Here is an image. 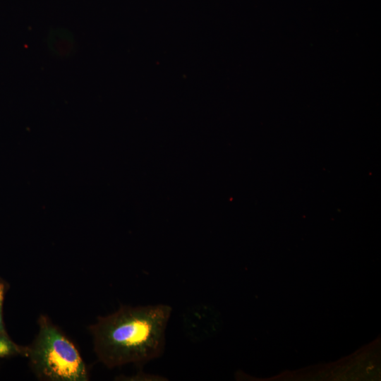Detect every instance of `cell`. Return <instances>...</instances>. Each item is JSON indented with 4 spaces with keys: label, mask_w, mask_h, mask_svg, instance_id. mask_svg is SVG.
Returning a JSON list of instances; mask_svg holds the SVG:
<instances>
[{
    "label": "cell",
    "mask_w": 381,
    "mask_h": 381,
    "mask_svg": "<svg viewBox=\"0 0 381 381\" xmlns=\"http://www.w3.org/2000/svg\"><path fill=\"white\" fill-rule=\"evenodd\" d=\"M171 313V308L164 304L122 306L110 315L98 317L89 327L97 358L113 368L157 358L164 350Z\"/></svg>",
    "instance_id": "6da1fadb"
},
{
    "label": "cell",
    "mask_w": 381,
    "mask_h": 381,
    "mask_svg": "<svg viewBox=\"0 0 381 381\" xmlns=\"http://www.w3.org/2000/svg\"><path fill=\"white\" fill-rule=\"evenodd\" d=\"M39 331L26 357L36 376L47 381H87V365L78 349L46 315L37 320Z\"/></svg>",
    "instance_id": "7a4b0ae2"
},
{
    "label": "cell",
    "mask_w": 381,
    "mask_h": 381,
    "mask_svg": "<svg viewBox=\"0 0 381 381\" xmlns=\"http://www.w3.org/2000/svg\"><path fill=\"white\" fill-rule=\"evenodd\" d=\"M28 346H21L14 343L6 332L0 333V358L22 355L26 356Z\"/></svg>",
    "instance_id": "3957f363"
},
{
    "label": "cell",
    "mask_w": 381,
    "mask_h": 381,
    "mask_svg": "<svg viewBox=\"0 0 381 381\" xmlns=\"http://www.w3.org/2000/svg\"><path fill=\"white\" fill-rule=\"evenodd\" d=\"M5 295V285L0 281V333L6 332L3 320V304Z\"/></svg>",
    "instance_id": "277c9868"
}]
</instances>
